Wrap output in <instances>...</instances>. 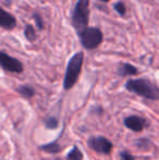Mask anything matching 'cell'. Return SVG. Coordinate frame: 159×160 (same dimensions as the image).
Returning <instances> with one entry per match:
<instances>
[{
	"label": "cell",
	"instance_id": "7c38bea8",
	"mask_svg": "<svg viewBox=\"0 0 159 160\" xmlns=\"http://www.w3.org/2000/svg\"><path fill=\"white\" fill-rule=\"evenodd\" d=\"M24 36H25L26 40L30 42H34L36 39V31H35L34 25L32 24H26L24 28Z\"/></svg>",
	"mask_w": 159,
	"mask_h": 160
},
{
	"label": "cell",
	"instance_id": "3957f363",
	"mask_svg": "<svg viewBox=\"0 0 159 160\" xmlns=\"http://www.w3.org/2000/svg\"><path fill=\"white\" fill-rule=\"evenodd\" d=\"M89 12V0H77L71 15V24L77 34L88 26Z\"/></svg>",
	"mask_w": 159,
	"mask_h": 160
},
{
	"label": "cell",
	"instance_id": "30bf717a",
	"mask_svg": "<svg viewBox=\"0 0 159 160\" xmlns=\"http://www.w3.org/2000/svg\"><path fill=\"white\" fill-rule=\"evenodd\" d=\"M15 91L20 94L21 96L25 97V98H32L35 95V89L30 85H20L15 88Z\"/></svg>",
	"mask_w": 159,
	"mask_h": 160
},
{
	"label": "cell",
	"instance_id": "2e32d148",
	"mask_svg": "<svg viewBox=\"0 0 159 160\" xmlns=\"http://www.w3.org/2000/svg\"><path fill=\"white\" fill-rule=\"evenodd\" d=\"M33 19H34V22H35V26L38 28L39 31H42L45 28V22L42 20V15L39 13H34L33 14Z\"/></svg>",
	"mask_w": 159,
	"mask_h": 160
},
{
	"label": "cell",
	"instance_id": "9c48e42d",
	"mask_svg": "<svg viewBox=\"0 0 159 160\" xmlns=\"http://www.w3.org/2000/svg\"><path fill=\"white\" fill-rule=\"evenodd\" d=\"M117 73L120 76H131V75H136L138 73V70L136 67L130 64V63H121L118 67Z\"/></svg>",
	"mask_w": 159,
	"mask_h": 160
},
{
	"label": "cell",
	"instance_id": "ba28073f",
	"mask_svg": "<svg viewBox=\"0 0 159 160\" xmlns=\"http://www.w3.org/2000/svg\"><path fill=\"white\" fill-rule=\"evenodd\" d=\"M17 19L14 15L10 12L4 10L2 7H0V28H4L7 31H12L17 28Z\"/></svg>",
	"mask_w": 159,
	"mask_h": 160
},
{
	"label": "cell",
	"instance_id": "5bb4252c",
	"mask_svg": "<svg viewBox=\"0 0 159 160\" xmlns=\"http://www.w3.org/2000/svg\"><path fill=\"white\" fill-rule=\"evenodd\" d=\"M113 9L121 17H124L125 13H127V7H125V4L122 1H118L116 3H113Z\"/></svg>",
	"mask_w": 159,
	"mask_h": 160
},
{
	"label": "cell",
	"instance_id": "8fae6325",
	"mask_svg": "<svg viewBox=\"0 0 159 160\" xmlns=\"http://www.w3.org/2000/svg\"><path fill=\"white\" fill-rule=\"evenodd\" d=\"M39 148L42 150H44V152H49V154H58V152H61V149H62V147L57 143V142L46 144V145H42Z\"/></svg>",
	"mask_w": 159,
	"mask_h": 160
},
{
	"label": "cell",
	"instance_id": "6da1fadb",
	"mask_svg": "<svg viewBox=\"0 0 159 160\" xmlns=\"http://www.w3.org/2000/svg\"><path fill=\"white\" fill-rule=\"evenodd\" d=\"M125 88L131 93H134L149 100L159 99V87L148 78H141L135 80H129L125 83Z\"/></svg>",
	"mask_w": 159,
	"mask_h": 160
},
{
	"label": "cell",
	"instance_id": "52a82bcc",
	"mask_svg": "<svg viewBox=\"0 0 159 160\" xmlns=\"http://www.w3.org/2000/svg\"><path fill=\"white\" fill-rule=\"evenodd\" d=\"M123 123L127 128H130L131 131H134V132H141V131H143L145 128H147L149 125L148 121L140 116L127 117L124 119V121H123Z\"/></svg>",
	"mask_w": 159,
	"mask_h": 160
},
{
	"label": "cell",
	"instance_id": "4fadbf2b",
	"mask_svg": "<svg viewBox=\"0 0 159 160\" xmlns=\"http://www.w3.org/2000/svg\"><path fill=\"white\" fill-rule=\"evenodd\" d=\"M67 160H83V154L77 146H74L69 152L68 156H67Z\"/></svg>",
	"mask_w": 159,
	"mask_h": 160
},
{
	"label": "cell",
	"instance_id": "d6986e66",
	"mask_svg": "<svg viewBox=\"0 0 159 160\" xmlns=\"http://www.w3.org/2000/svg\"><path fill=\"white\" fill-rule=\"evenodd\" d=\"M55 160H61V159H55Z\"/></svg>",
	"mask_w": 159,
	"mask_h": 160
},
{
	"label": "cell",
	"instance_id": "e0dca14e",
	"mask_svg": "<svg viewBox=\"0 0 159 160\" xmlns=\"http://www.w3.org/2000/svg\"><path fill=\"white\" fill-rule=\"evenodd\" d=\"M120 158L122 160H135L133 156L130 154L129 152H120Z\"/></svg>",
	"mask_w": 159,
	"mask_h": 160
},
{
	"label": "cell",
	"instance_id": "9a60e30c",
	"mask_svg": "<svg viewBox=\"0 0 159 160\" xmlns=\"http://www.w3.org/2000/svg\"><path fill=\"white\" fill-rule=\"evenodd\" d=\"M44 123H45V125H46L47 128H52V130L57 128L58 125H59V121H58V119L55 118V117L47 118L46 120L44 121Z\"/></svg>",
	"mask_w": 159,
	"mask_h": 160
},
{
	"label": "cell",
	"instance_id": "7a4b0ae2",
	"mask_svg": "<svg viewBox=\"0 0 159 160\" xmlns=\"http://www.w3.org/2000/svg\"><path fill=\"white\" fill-rule=\"evenodd\" d=\"M83 62H84V52L83 51L75 52L69 59L63 80V88L66 91L71 89L77 84V80L80 78L81 71H82Z\"/></svg>",
	"mask_w": 159,
	"mask_h": 160
},
{
	"label": "cell",
	"instance_id": "8992f818",
	"mask_svg": "<svg viewBox=\"0 0 159 160\" xmlns=\"http://www.w3.org/2000/svg\"><path fill=\"white\" fill-rule=\"evenodd\" d=\"M88 146L96 152L108 155L112 150V143L104 136H92L87 142Z\"/></svg>",
	"mask_w": 159,
	"mask_h": 160
},
{
	"label": "cell",
	"instance_id": "5b68a950",
	"mask_svg": "<svg viewBox=\"0 0 159 160\" xmlns=\"http://www.w3.org/2000/svg\"><path fill=\"white\" fill-rule=\"evenodd\" d=\"M0 68L11 73H22L24 70L23 64L19 59L11 57L2 50H0Z\"/></svg>",
	"mask_w": 159,
	"mask_h": 160
},
{
	"label": "cell",
	"instance_id": "277c9868",
	"mask_svg": "<svg viewBox=\"0 0 159 160\" xmlns=\"http://www.w3.org/2000/svg\"><path fill=\"white\" fill-rule=\"evenodd\" d=\"M77 36L80 38L81 45L83 48L86 50H94L98 48L99 45L104 40V35L102 32L97 28H89L87 26L80 33H77Z\"/></svg>",
	"mask_w": 159,
	"mask_h": 160
},
{
	"label": "cell",
	"instance_id": "ac0fdd59",
	"mask_svg": "<svg viewBox=\"0 0 159 160\" xmlns=\"http://www.w3.org/2000/svg\"><path fill=\"white\" fill-rule=\"evenodd\" d=\"M99 1H102V2H109L110 0H99Z\"/></svg>",
	"mask_w": 159,
	"mask_h": 160
}]
</instances>
